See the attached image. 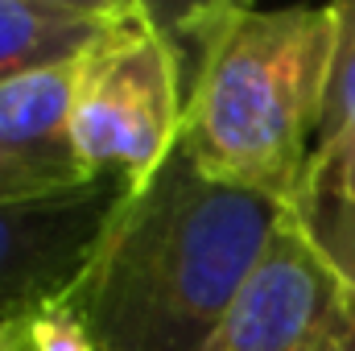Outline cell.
Returning <instances> with one entry per match:
<instances>
[{
  "instance_id": "277c9868",
  "label": "cell",
  "mask_w": 355,
  "mask_h": 351,
  "mask_svg": "<svg viewBox=\"0 0 355 351\" xmlns=\"http://www.w3.org/2000/svg\"><path fill=\"white\" fill-rule=\"evenodd\" d=\"M343 293L347 281L289 211L232 298L207 351H302Z\"/></svg>"
},
{
  "instance_id": "7c38bea8",
  "label": "cell",
  "mask_w": 355,
  "mask_h": 351,
  "mask_svg": "<svg viewBox=\"0 0 355 351\" xmlns=\"http://www.w3.org/2000/svg\"><path fill=\"white\" fill-rule=\"evenodd\" d=\"M0 351H25V318H0Z\"/></svg>"
},
{
  "instance_id": "52a82bcc",
  "label": "cell",
  "mask_w": 355,
  "mask_h": 351,
  "mask_svg": "<svg viewBox=\"0 0 355 351\" xmlns=\"http://www.w3.org/2000/svg\"><path fill=\"white\" fill-rule=\"evenodd\" d=\"M124 12V0H0V87L71 67Z\"/></svg>"
},
{
  "instance_id": "9c48e42d",
  "label": "cell",
  "mask_w": 355,
  "mask_h": 351,
  "mask_svg": "<svg viewBox=\"0 0 355 351\" xmlns=\"http://www.w3.org/2000/svg\"><path fill=\"white\" fill-rule=\"evenodd\" d=\"M310 240L322 248V257L335 264V273L355 289V203L347 207H293Z\"/></svg>"
},
{
  "instance_id": "6da1fadb",
  "label": "cell",
  "mask_w": 355,
  "mask_h": 351,
  "mask_svg": "<svg viewBox=\"0 0 355 351\" xmlns=\"http://www.w3.org/2000/svg\"><path fill=\"white\" fill-rule=\"evenodd\" d=\"M293 207L207 178L182 149L124 190L62 298L99 351H207L244 277Z\"/></svg>"
},
{
  "instance_id": "3957f363",
  "label": "cell",
  "mask_w": 355,
  "mask_h": 351,
  "mask_svg": "<svg viewBox=\"0 0 355 351\" xmlns=\"http://www.w3.org/2000/svg\"><path fill=\"white\" fill-rule=\"evenodd\" d=\"M182 112V46L149 4H124L120 21L71 62V137L91 182L145 186L174 157Z\"/></svg>"
},
{
  "instance_id": "8992f818",
  "label": "cell",
  "mask_w": 355,
  "mask_h": 351,
  "mask_svg": "<svg viewBox=\"0 0 355 351\" xmlns=\"http://www.w3.org/2000/svg\"><path fill=\"white\" fill-rule=\"evenodd\" d=\"M95 186L71 137V67L0 87V207H33Z\"/></svg>"
},
{
  "instance_id": "8fae6325",
  "label": "cell",
  "mask_w": 355,
  "mask_h": 351,
  "mask_svg": "<svg viewBox=\"0 0 355 351\" xmlns=\"http://www.w3.org/2000/svg\"><path fill=\"white\" fill-rule=\"evenodd\" d=\"M302 351H355V289L347 285L343 302L331 310V318L314 331V339Z\"/></svg>"
},
{
  "instance_id": "7a4b0ae2",
  "label": "cell",
  "mask_w": 355,
  "mask_h": 351,
  "mask_svg": "<svg viewBox=\"0 0 355 351\" xmlns=\"http://www.w3.org/2000/svg\"><path fill=\"white\" fill-rule=\"evenodd\" d=\"M149 17L194 46L178 149L215 182L297 203L322 124L335 50L327 8L190 4Z\"/></svg>"
},
{
  "instance_id": "30bf717a",
  "label": "cell",
  "mask_w": 355,
  "mask_h": 351,
  "mask_svg": "<svg viewBox=\"0 0 355 351\" xmlns=\"http://www.w3.org/2000/svg\"><path fill=\"white\" fill-rule=\"evenodd\" d=\"M25 351H99V343L67 302H54L25 318Z\"/></svg>"
},
{
  "instance_id": "5b68a950",
  "label": "cell",
  "mask_w": 355,
  "mask_h": 351,
  "mask_svg": "<svg viewBox=\"0 0 355 351\" xmlns=\"http://www.w3.org/2000/svg\"><path fill=\"white\" fill-rule=\"evenodd\" d=\"M120 194L124 182H95L67 198L0 207V318H29L71 293Z\"/></svg>"
},
{
  "instance_id": "ba28073f",
  "label": "cell",
  "mask_w": 355,
  "mask_h": 351,
  "mask_svg": "<svg viewBox=\"0 0 355 351\" xmlns=\"http://www.w3.org/2000/svg\"><path fill=\"white\" fill-rule=\"evenodd\" d=\"M335 50L322 95V124L310 153L302 198L293 207H347L355 203V0L331 4Z\"/></svg>"
}]
</instances>
